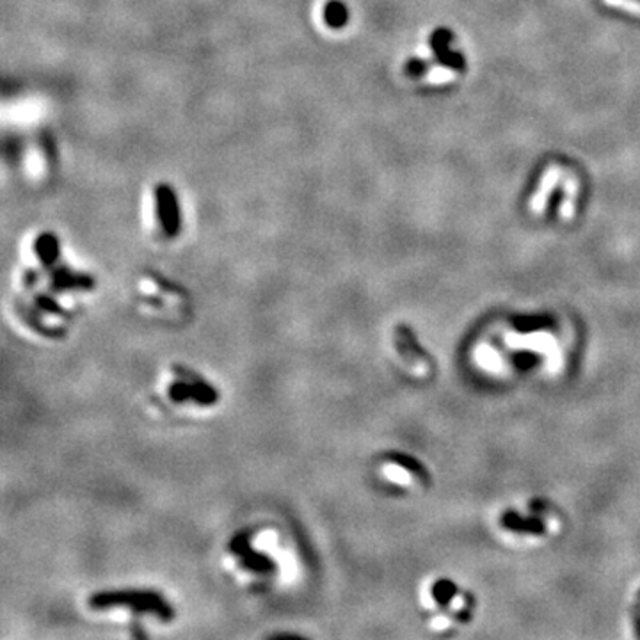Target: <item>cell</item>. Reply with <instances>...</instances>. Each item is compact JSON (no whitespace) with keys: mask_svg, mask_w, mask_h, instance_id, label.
I'll list each match as a JSON object with an SVG mask.
<instances>
[{"mask_svg":"<svg viewBox=\"0 0 640 640\" xmlns=\"http://www.w3.org/2000/svg\"><path fill=\"white\" fill-rule=\"evenodd\" d=\"M89 607L96 608V610H105V608L111 607H132L137 612L157 615L162 621L172 619V608L164 601L161 594L153 591L128 589V591L96 592V594L91 596Z\"/></svg>","mask_w":640,"mask_h":640,"instance_id":"1","label":"cell"},{"mask_svg":"<svg viewBox=\"0 0 640 640\" xmlns=\"http://www.w3.org/2000/svg\"><path fill=\"white\" fill-rule=\"evenodd\" d=\"M155 210L162 232L165 237H176L182 230V213L178 196L175 189L168 184H161L155 187Z\"/></svg>","mask_w":640,"mask_h":640,"instance_id":"2","label":"cell"},{"mask_svg":"<svg viewBox=\"0 0 640 640\" xmlns=\"http://www.w3.org/2000/svg\"><path fill=\"white\" fill-rule=\"evenodd\" d=\"M395 345L397 351L401 352V356L404 358L406 363L413 368L416 375L425 377L431 374L432 363L429 360V356L420 349V345L416 344L415 333L409 330L408 326H397L395 330Z\"/></svg>","mask_w":640,"mask_h":640,"instance_id":"3","label":"cell"},{"mask_svg":"<svg viewBox=\"0 0 640 640\" xmlns=\"http://www.w3.org/2000/svg\"><path fill=\"white\" fill-rule=\"evenodd\" d=\"M169 395H171V399L175 402L194 401L199 406H212L218 402V391H215V388H212L208 382L201 381V379L176 381L169 388Z\"/></svg>","mask_w":640,"mask_h":640,"instance_id":"4","label":"cell"},{"mask_svg":"<svg viewBox=\"0 0 640 640\" xmlns=\"http://www.w3.org/2000/svg\"><path fill=\"white\" fill-rule=\"evenodd\" d=\"M562 175H564V172H562V169L558 168L557 164H551L550 168L544 171L543 178H541V182H539V189H537V192L532 196V199H530V210L536 213V215H541V213L546 210V205H548V201H550L551 192L555 191V187H557L558 180L562 178Z\"/></svg>","mask_w":640,"mask_h":640,"instance_id":"5","label":"cell"},{"mask_svg":"<svg viewBox=\"0 0 640 640\" xmlns=\"http://www.w3.org/2000/svg\"><path fill=\"white\" fill-rule=\"evenodd\" d=\"M564 201H562L558 213L562 221H571L575 218V206H577V196L580 191V180L575 172H565L564 176Z\"/></svg>","mask_w":640,"mask_h":640,"instance_id":"6","label":"cell"},{"mask_svg":"<svg viewBox=\"0 0 640 640\" xmlns=\"http://www.w3.org/2000/svg\"><path fill=\"white\" fill-rule=\"evenodd\" d=\"M34 251L43 265L52 267L59 260V239L50 232L42 233L34 244Z\"/></svg>","mask_w":640,"mask_h":640,"instance_id":"7","label":"cell"},{"mask_svg":"<svg viewBox=\"0 0 640 640\" xmlns=\"http://www.w3.org/2000/svg\"><path fill=\"white\" fill-rule=\"evenodd\" d=\"M54 289L64 290V289H93V280L89 276L84 274H75L68 269L56 270L54 274Z\"/></svg>","mask_w":640,"mask_h":640,"instance_id":"8","label":"cell"},{"mask_svg":"<svg viewBox=\"0 0 640 640\" xmlns=\"http://www.w3.org/2000/svg\"><path fill=\"white\" fill-rule=\"evenodd\" d=\"M322 18L327 27L337 30L345 27V23L349 22V11L347 8H345L344 2H340V0H330V2H326L322 8Z\"/></svg>","mask_w":640,"mask_h":640,"instance_id":"9","label":"cell"},{"mask_svg":"<svg viewBox=\"0 0 640 640\" xmlns=\"http://www.w3.org/2000/svg\"><path fill=\"white\" fill-rule=\"evenodd\" d=\"M503 525L513 532H521V534H528V536H532V534H543V523L541 521L523 520V517H517L514 514H507Z\"/></svg>","mask_w":640,"mask_h":640,"instance_id":"10","label":"cell"},{"mask_svg":"<svg viewBox=\"0 0 640 640\" xmlns=\"http://www.w3.org/2000/svg\"><path fill=\"white\" fill-rule=\"evenodd\" d=\"M457 79V71H453L452 68L446 66H434L429 70L423 80L429 84H448L453 82Z\"/></svg>","mask_w":640,"mask_h":640,"instance_id":"11","label":"cell"},{"mask_svg":"<svg viewBox=\"0 0 640 640\" xmlns=\"http://www.w3.org/2000/svg\"><path fill=\"white\" fill-rule=\"evenodd\" d=\"M603 4L619 9V11H626L633 16H640V0H603Z\"/></svg>","mask_w":640,"mask_h":640,"instance_id":"12","label":"cell"},{"mask_svg":"<svg viewBox=\"0 0 640 640\" xmlns=\"http://www.w3.org/2000/svg\"><path fill=\"white\" fill-rule=\"evenodd\" d=\"M632 625H633V628H635V635L640 636V594H639V599H636V603H635V607H633V610H632Z\"/></svg>","mask_w":640,"mask_h":640,"instance_id":"13","label":"cell"},{"mask_svg":"<svg viewBox=\"0 0 640 640\" xmlns=\"http://www.w3.org/2000/svg\"><path fill=\"white\" fill-rule=\"evenodd\" d=\"M38 304L42 308H45V310H49V311H61V308L57 306L56 303H54L52 299H49V297H38Z\"/></svg>","mask_w":640,"mask_h":640,"instance_id":"14","label":"cell"}]
</instances>
